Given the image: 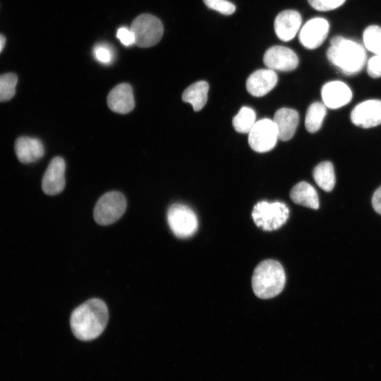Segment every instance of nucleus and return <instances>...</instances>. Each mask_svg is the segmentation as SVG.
Listing matches in <instances>:
<instances>
[{
    "instance_id": "nucleus-1",
    "label": "nucleus",
    "mask_w": 381,
    "mask_h": 381,
    "mask_svg": "<svg viewBox=\"0 0 381 381\" xmlns=\"http://www.w3.org/2000/svg\"><path fill=\"white\" fill-rule=\"evenodd\" d=\"M108 319V308L105 303L99 298H91L73 311L70 325L76 338L90 341L103 332Z\"/></svg>"
},
{
    "instance_id": "nucleus-2",
    "label": "nucleus",
    "mask_w": 381,
    "mask_h": 381,
    "mask_svg": "<svg viewBox=\"0 0 381 381\" xmlns=\"http://www.w3.org/2000/svg\"><path fill=\"white\" fill-rule=\"evenodd\" d=\"M327 57L341 72L352 75L363 68L367 55L365 49L360 43L342 36H335L331 39Z\"/></svg>"
},
{
    "instance_id": "nucleus-3",
    "label": "nucleus",
    "mask_w": 381,
    "mask_h": 381,
    "mask_svg": "<svg viewBox=\"0 0 381 381\" xmlns=\"http://www.w3.org/2000/svg\"><path fill=\"white\" fill-rule=\"evenodd\" d=\"M285 282V272L282 265L274 260H265L254 270L252 287L258 298H270L281 293Z\"/></svg>"
},
{
    "instance_id": "nucleus-4",
    "label": "nucleus",
    "mask_w": 381,
    "mask_h": 381,
    "mask_svg": "<svg viewBox=\"0 0 381 381\" xmlns=\"http://www.w3.org/2000/svg\"><path fill=\"white\" fill-rule=\"evenodd\" d=\"M289 216L288 207L282 202H258L253 207L255 224L265 231H273L285 224Z\"/></svg>"
},
{
    "instance_id": "nucleus-5",
    "label": "nucleus",
    "mask_w": 381,
    "mask_h": 381,
    "mask_svg": "<svg viewBox=\"0 0 381 381\" xmlns=\"http://www.w3.org/2000/svg\"><path fill=\"white\" fill-rule=\"evenodd\" d=\"M131 30L135 38V44L147 48L157 44L161 40L164 28L161 20L153 15L144 13L136 17Z\"/></svg>"
},
{
    "instance_id": "nucleus-6",
    "label": "nucleus",
    "mask_w": 381,
    "mask_h": 381,
    "mask_svg": "<svg viewBox=\"0 0 381 381\" xmlns=\"http://www.w3.org/2000/svg\"><path fill=\"white\" fill-rule=\"evenodd\" d=\"M126 209V200L118 191L104 194L97 201L94 209V218L100 225H109L116 222Z\"/></svg>"
},
{
    "instance_id": "nucleus-7",
    "label": "nucleus",
    "mask_w": 381,
    "mask_h": 381,
    "mask_svg": "<svg viewBox=\"0 0 381 381\" xmlns=\"http://www.w3.org/2000/svg\"><path fill=\"white\" fill-rule=\"evenodd\" d=\"M167 222L173 234L179 238H188L197 231L198 226L195 213L188 206L176 203L167 211Z\"/></svg>"
},
{
    "instance_id": "nucleus-8",
    "label": "nucleus",
    "mask_w": 381,
    "mask_h": 381,
    "mask_svg": "<svg viewBox=\"0 0 381 381\" xmlns=\"http://www.w3.org/2000/svg\"><path fill=\"white\" fill-rule=\"evenodd\" d=\"M277 127L273 120L263 119L255 122L248 133V143L255 152H265L275 146L278 140Z\"/></svg>"
},
{
    "instance_id": "nucleus-9",
    "label": "nucleus",
    "mask_w": 381,
    "mask_h": 381,
    "mask_svg": "<svg viewBox=\"0 0 381 381\" xmlns=\"http://www.w3.org/2000/svg\"><path fill=\"white\" fill-rule=\"evenodd\" d=\"M329 30V24L325 18H311L301 28L299 41L306 49H316L325 40Z\"/></svg>"
},
{
    "instance_id": "nucleus-10",
    "label": "nucleus",
    "mask_w": 381,
    "mask_h": 381,
    "mask_svg": "<svg viewBox=\"0 0 381 381\" xmlns=\"http://www.w3.org/2000/svg\"><path fill=\"white\" fill-rule=\"evenodd\" d=\"M351 120L354 125L363 128L381 124V100L368 99L359 103L352 110Z\"/></svg>"
},
{
    "instance_id": "nucleus-11",
    "label": "nucleus",
    "mask_w": 381,
    "mask_h": 381,
    "mask_svg": "<svg viewBox=\"0 0 381 381\" xmlns=\"http://www.w3.org/2000/svg\"><path fill=\"white\" fill-rule=\"evenodd\" d=\"M263 61L270 69L291 71L298 66V58L292 49L277 45L270 47L265 52Z\"/></svg>"
},
{
    "instance_id": "nucleus-12",
    "label": "nucleus",
    "mask_w": 381,
    "mask_h": 381,
    "mask_svg": "<svg viewBox=\"0 0 381 381\" xmlns=\"http://www.w3.org/2000/svg\"><path fill=\"white\" fill-rule=\"evenodd\" d=\"M66 164L61 157L53 158L42 178V188L49 195H55L64 190Z\"/></svg>"
},
{
    "instance_id": "nucleus-13",
    "label": "nucleus",
    "mask_w": 381,
    "mask_h": 381,
    "mask_svg": "<svg viewBox=\"0 0 381 381\" xmlns=\"http://www.w3.org/2000/svg\"><path fill=\"white\" fill-rule=\"evenodd\" d=\"M321 95L324 104L333 109L345 106L353 97L350 87L340 80L325 83L322 87Z\"/></svg>"
},
{
    "instance_id": "nucleus-14",
    "label": "nucleus",
    "mask_w": 381,
    "mask_h": 381,
    "mask_svg": "<svg viewBox=\"0 0 381 381\" xmlns=\"http://www.w3.org/2000/svg\"><path fill=\"white\" fill-rule=\"evenodd\" d=\"M301 14L294 10L280 12L274 20V31L279 39L288 42L291 40L298 32L301 25Z\"/></svg>"
},
{
    "instance_id": "nucleus-15",
    "label": "nucleus",
    "mask_w": 381,
    "mask_h": 381,
    "mask_svg": "<svg viewBox=\"0 0 381 381\" xmlns=\"http://www.w3.org/2000/svg\"><path fill=\"white\" fill-rule=\"evenodd\" d=\"M277 80L278 77L274 70L259 69L249 75L246 81V88L250 95L262 97L275 87Z\"/></svg>"
},
{
    "instance_id": "nucleus-16",
    "label": "nucleus",
    "mask_w": 381,
    "mask_h": 381,
    "mask_svg": "<svg viewBox=\"0 0 381 381\" xmlns=\"http://www.w3.org/2000/svg\"><path fill=\"white\" fill-rule=\"evenodd\" d=\"M109 108L119 114H127L135 106L132 87L128 83H121L115 86L107 96Z\"/></svg>"
},
{
    "instance_id": "nucleus-17",
    "label": "nucleus",
    "mask_w": 381,
    "mask_h": 381,
    "mask_svg": "<svg viewBox=\"0 0 381 381\" xmlns=\"http://www.w3.org/2000/svg\"><path fill=\"white\" fill-rule=\"evenodd\" d=\"M15 152L20 162L29 164L35 162L43 157L44 147L39 139L22 136L16 140Z\"/></svg>"
},
{
    "instance_id": "nucleus-18",
    "label": "nucleus",
    "mask_w": 381,
    "mask_h": 381,
    "mask_svg": "<svg viewBox=\"0 0 381 381\" xmlns=\"http://www.w3.org/2000/svg\"><path fill=\"white\" fill-rule=\"evenodd\" d=\"M273 121L277 127L278 138L287 141L294 136L296 132L299 116L296 110L284 107L275 112Z\"/></svg>"
},
{
    "instance_id": "nucleus-19",
    "label": "nucleus",
    "mask_w": 381,
    "mask_h": 381,
    "mask_svg": "<svg viewBox=\"0 0 381 381\" xmlns=\"http://www.w3.org/2000/svg\"><path fill=\"white\" fill-rule=\"evenodd\" d=\"M292 201L311 209L319 208V199L316 190L310 183L301 181L295 185L290 191Z\"/></svg>"
},
{
    "instance_id": "nucleus-20",
    "label": "nucleus",
    "mask_w": 381,
    "mask_h": 381,
    "mask_svg": "<svg viewBox=\"0 0 381 381\" xmlns=\"http://www.w3.org/2000/svg\"><path fill=\"white\" fill-rule=\"evenodd\" d=\"M208 90L209 85L206 81H198L184 90L182 99L190 103L194 111H200L207 102Z\"/></svg>"
},
{
    "instance_id": "nucleus-21",
    "label": "nucleus",
    "mask_w": 381,
    "mask_h": 381,
    "mask_svg": "<svg viewBox=\"0 0 381 381\" xmlns=\"http://www.w3.org/2000/svg\"><path fill=\"white\" fill-rule=\"evenodd\" d=\"M313 176L316 183L322 190L330 192L334 187L336 179L333 164L328 161L322 162L313 169Z\"/></svg>"
},
{
    "instance_id": "nucleus-22",
    "label": "nucleus",
    "mask_w": 381,
    "mask_h": 381,
    "mask_svg": "<svg viewBox=\"0 0 381 381\" xmlns=\"http://www.w3.org/2000/svg\"><path fill=\"white\" fill-rule=\"evenodd\" d=\"M326 113V106L324 103L315 102L311 104L307 110L305 119L306 130L310 133H315L320 130Z\"/></svg>"
},
{
    "instance_id": "nucleus-23",
    "label": "nucleus",
    "mask_w": 381,
    "mask_h": 381,
    "mask_svg": "<svg viewBox=\"0 0 381 381\" xmlns=\"http://www.w3.org/2000/svg\"><path fill=\"white\" fill-rule=\"evenodd\" d=\"M255 112L251 108L243 107L233 119V126L237 132L248 133L255 123Z\"/></svg>"
},
{
    "instance_id": "nucleus-24",
    "label": "nucleus",
    "mask_w": 381,
    "mask_h": 381,
    "mask_svg": "<svg viewBox=\"0 0 381 381\" xmlns=\"http://www.w3.org/2000/svg\"><path fill=\"white\" fill-rule=\"evenodd\" d=\"M366 49L375 54H381V27L372 25L367 27L363 34Z\"/></svg>"
},
{
    "instance_id": "nucleus-25",
    "label": "nucleus",
    "mask_w": 381,
    "mask_h": 381,
    "mask_svg": "<svg viewBox=\"0 0 381 381\" xmlns=\"http://www.w3.org/2000/svg\"><path fill=\"white\" fill-rule=\"evenodd\" d=\"M18 77L15 73L0 75V102L10 100L16 93Z\"/></svg>"
},
{
    "instance_id": "nucleus-26",
    "label": "nucleus",
    "mask_w": 381,
    "mask_h": 381,
    "mask_svg": "<svg viewBox=\"0 0 381 381\" xmlns=\"http://www.w3.org/2000/svg\"><path fill=\"white\" fill-rule=\"evenodd\" d=\"M93 55L95 59L101 64L109 65L114 58L111 48L105 44H99L93 49Z\"/></svg>"
},
{
    "instance_id": "nucleus-27",
    "label": "nucleus",
    "mask_w": 381,
    "mask_h": 381,
    "mask_svg": "<svg viewBox=\"0 0 381 381\" xmlns=\"http://www.w3.org/2000/svg\"><path fill=\"white\" fill-rule=\"evenodd\" d=\"M203 1L209 8L226 16L231 15L236 11L235 5L227 0H203Z\"/></svg>"
},
{
    "instance_id": "nucleus-28",
    "label": "nucleus",
    "mask_w": 381,
    "mask_h": 381,
    "mask_svg": "<svg viewBox=\"0 0 381 381\" xmlns=\"http://www.w3.org/2000/svg\"><path fill=\"white\" fill-rule=\"evenodd\" d=\"M310 5L317 11H328L339 8L346 0H308Z\"/></svg>"
},
{
    "instance_id": "nucleus-29",
    "label": "nucleus",
    "mask_w": 381,
    "mask_h": 381,
    "mask_svg": "<svg viewBox=\"0 0 381 381\" xmlns=\"http://www.w3.org/2000/svg\"><path fill=\"white\" fill-rule=\"evenodd\" d=\"M367 72L373 78L381 77V54H375L368 60Z\"/></svg>"
},
{
    "instance_id": "nucleus-30",
    "label": "nucleus",
    "mask_w": 381,
    "mask_h": 381,
    "mask_svg": "<svg viewBox=\"0 0 381 381\" xmlns=\"http://www.w3.org/2000/svg\"><path fill=\"white\" fill-rule=\"evenodd\" d=\"M116 37L119 41L126 47L135 44V38L131 28L121 27L118 29Z\"/></svg>"
},
{
    "instance_id": "nucleus-31",
    "label": "nucleus",
    "mask_w": 381,
    "mask_h": 381,
    "mask_svg": "<svg viewBox=\"0 0 381 381\" xmlns=\"http://www.w3.org/2000/svg\"><path fill=\"white\" fill-rule=\"evenodd\" d=\"M372 205L374 210L381 214V186L375 191L372 198Z\"/></svg>"
},
{
    "instance_id": "nucleus-32",
    "label": "nucleus",
    "mask_w": 381,
    "mask_h": 381,
    "mask_svg": "<svg viewBox=\"0 0 381 381\" xmlns=\"http://www.w3.org/2000/svg\"><path fill=\"white\" fill-rule=\"evenodd\" d=\"M6 43V39L4 36L0 35V52L3 50Z\"/></svg>"
}]
</instances>
